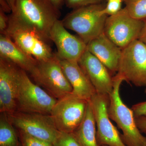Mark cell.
Listing matches in <instances>:
<instances>
[{"mask_svg": "<svg viewBox=\"0 0 146 146\" xmlns=\"http://www.w3.org/2000/svg\"><path fill=\"white\" fill-rule=\"evenodd\" d=\"M144 24V21L133 18L124 8L107 17L104 33L122 49L138 39Z\"/></svg>", "mask_w": 146, "mask_h": 146, "instance_id": "9c48e42d", "label": "cell"}, {"mask_svg": "<svg viewBox=\"0 0 146 146\" xmlns=\"http://www.w3.org/2000/svg\"><path fill=\"white\" fill-rule=\"evenodd\" d=\"M50 39L57 49L56 56L61 60L78 62L86 50V44L77 36L67 31L62 21L55 23L50 33Z\"/></svg>", "mask_w": 146, "mask_h": 146, "instance_id": "7c38bea8", "label": "cell"}, {"mask_svg": "<svg viewBox=\"0 0 146 146\" xmlns=\"http://www.w3.org/2000/svg\"><path fill=\"white\" fill-rule=\"evenodd\" d=\"M60 62L64 74L72 87V94L80 98L90 101L97 94L96 91L78 62L61 60Z\"/></svg>", "mask_w": 146, "mask_h": 146, "instance_id": "2e32d148", "label": "cell"}, {"mask_svg": "<svg viewBox=\"0 0 146 146\" xmlns=\"http://www.w3.org/2000/svg\"><path fill=\"white\" fill-rule=\"evenodd\" d=\"M47 1H48L55 7L59 10L62 6L63 0H47Z\"/></svg>", "mask_w": 146, "mask_h": 146, "instance_id": "f546056e", "label": "cell"}, {"mask_svg": "<svg viewBox=\"0 0 146 146\" xmlns=\"http://www.w3.org/2000/svg\"><path fill=\"white\" fill-rule=\"evenodd\" d=\"M135 121L137 127L142 132L146 131V116H142L135 118Z\"/></svg>", "mask_w": 146, "mask_h": 146, "instance_id": "4316f807", "label": "cell"}, {"mask_svg": "<svg viewBox=\"0 0 146 146\" xmlns=\"http://www.w3.org/2000/svg\"><path fill=\"white\" fill-rule=\"evenodd\" d=\"M6 1L8 3L9 5L10 6V8H11V10L12 11L14 8V7H15L16 0H6Z\"/></svg>", "mask_w": 146, "mask_h": 146, "instance_id": "4dcf8cb0", "label": "cell"}, {"mask_svg": "<svg viewBox=\"0 0 146 146\" xmlns=\"http://www.w3.org/2000/svg\"><path fill=\"white\" fill-rule=\"evenodd\" d=\"M21 146H52V144L19 130Z\"/></svg>", "mask_w": 146, "mask_h": 146, "instance_id": "7402d4cb", "label": "cell"}, {"mask_svg": "<svg viewBox=\"0 0 146 146\" xmlns=\"http://www.w3.org/2000/svg\"><path fill=\"white\" fill-rule=\"evenodd\" d=\"M124 81L122 77L117 74L113 76V89L109 95L110 119L122 131L121 137L126 146H146V136L137 127L133 110L124 103L120 96V86Z\"/></svg>", "mask_w": 146, "mask_h": 146, "instance_id": "7a4b0ae2", "label": "cell"}, {"mask_svg": "<svg viewBox=\"0 0 146 146\" xmlns=\"http://www.w3.org/2000/svg\"><path fill=\"white\" fill-rule=\"evenodd\" d=\"M57 100L35 84L20 68L17 90V111L50 115Z\"/></svg>", "mask_w": 146, "mask_h": 146, "instance_id": "277c9868", "label": "cell"}, {"mask_svg": "<svg viewBox=\"0 0 146 146\" xmlns=\"http://www.w3.org/2000/svg\"><path fill=\"white\" fill-rule=\"evenodd\" d=\"M33 78L57 100L72 92V87L64 74L60 60L56 54L48 60H37L36 73Z\"/></svg>", "mask_w": 146, "mask_h": 146, "instance_id": "ba28073f", "label": "cell"}, {"mask_svg": "<svg viewBox=\"0 0 146 146\" xmlns=\"http://www.w3.org/2000/svg\"><path fill=\"white\" fill-rule=\"evenodd\" d=\"M144 133H145V134L146 135V131H145V132H144Z\"/></svg>", "mask_w": 146, "mask_h": 146, "instance_id": "d6a6232c", "label": "cell"}, {"mask_svg": "<svg viewBox=\"0 0 146 146\" xmlns=\"http://www.w3.org/2000/svg\"><path fill=\"white\" fill-rule=\"evenodd\" d=\"M138 39L146 46V19L144 20V26Z\"/></svg>", "mask_w": 146, "mask_h": 146, "instance_id": "83f0119b", "label": "cell"}, {"mask_svg": "<svg viewBox=\"0 0 146 146\" xmlns=\"http://www.w3.org/2000/svg\"><path fill=\"white\" fill-rule=\"evenodd\" d=\"M9 17L4 11L0 9V33L5 34L8 27Z\"/></svg>", "mask_w": 146, "mask_h": 146, "instance_id": "484cf974", "label": "cell"}, {"mask_svg": "<svg viewBox=\"0 0 146 146\" xmlns=\"http://www.w3.org/2000/svg\"><path fill=\"white\" fill-rule=\"evenodd\" d=\"M20 68L10 60L0 57V112L16 111L18 75Z\"/></svg>", "mask_w": 146, "mask_h": 146, "instance_id": "4fadbf2b", "label": "cell"}, {"mask_svg": "<svg viewBox=\"0 0 146 146\" xmlns=\"http://www.w3.org/2000/svg\"><path fill=\"white\" fill-rule=\"evenodd\" d=\"M86 49L106 66L112 75L117 74L122 49L104 33L89 42Z\"/></svg>", "mask_w": 146, "mask_h": 146, "instance_id": "9a60e30c", "label": "cell"}, {"mask_svg": "<svg viewBox=\"0 0 146 146\" xmlns=\"http://www.w3.org/2000/svg\"><path fill=\"white\" fill-rule=\"evenodd\" d=\"M1 2V8L5 13H10L12 11L10 6L6 0H0Z\"/></svg>", "mask_w": 146, "mask_h": 146, "instance_id": "f1b7e54d", "label": "cell"}, {"mask_svg": "<svg viewBox=\"0 0 146 146\" xmlns=\"http://www.w3.org/2000/svg\"><path fill=\"white\" fill-rule=\"evenodd\" d=\"M124 0H108L104 12L107 16H112L118 13L121 9L122 3Z\"/></svg>", "mask_w": 146, "mask_h": 146, "instance_id": "603a6c76", "label": "cell"}, {"mask_svg": "<svg viewBox=\"0 0 146 146\" xmlns=\"http://www.w3.org/2000/svg\"><path fill=\"white\" fill-rule=\"evenodd\" d=\"M105 6L98 4L75 9L61 21L65 28L75 32L87 45L104 33L108 17Z\"/></svg>", "mask_w": 146, "mask_h": 146, "instance_id": "3957f363", "label": "cell"}, {"mask_svg": "<svg viewBox=\"0 0 146 146\" xmlns=\"http://www.w3.org/2000/svg\"><path fill=\"white\" fill-rule=\"evenodd\" d=\"M78 63L90 80L97 94L109 95L113 89V76L101 61L86 50Z\"/></svg>", "mask_w": 146, "mask_h": 146, "instance_id": "5bb4252c", "label": "cell"}, {"mask_svg": "<svg viewBox=\"0 0 146 146\" xmlns=\"http://www.w3.org/2000/svg\"><path fill=\"white\" fill-rule=\"evenodd\" d=\"M117 74L127 83L146 86V46L139 39L122 49Z\"/></svg>", "mask_w": 146, "mask_h": 146, "instance_id": "5b68a950", "label": "cell"}, {"mask_svg": "<svg viewBox=\"0 0 146 146\" xmlns=\"http://www.w3.org/2000/svg\"><path fill=\"white\" fill-rule=\"evenodd\" d=\"M131 109L133 110L135 118L146 116V101L134 105Z\"/></svg>", "mask_w": 146, "mask_h": 146, "instance_id": "d4e9b609", "label": "cell"}, {"mask_svg": "<svg viewBox=\"0 0 146 146\" xmlns=\"http://www.w3.org/2000/svg\"><path fill=\"white\" fill-rule=\"evenodd\" d=\"M97 127L98 146H126L117 128L111 123L108 113L109 95L96 94L90 100Z\"/></svg>", "mask_w": 146, "mask_h": 146, "instance_id": "30bf717a", "label": "cell"}, {"mask_svg": "<svg viewBox=\"0 0 146 146\" xmlns=\"http://www.w3.org/2000/svg\"></svg>", "mask_w": 146, "mask_h": 146, "instance_id": "836d02e7", "label": "cell"}, {"mask_svg": "<svg viewBox=\"0 0 146 146\" xmlns=\"http://www.w3.org/2000/svg\"><path fill=\"white\" fill-rule=\"evenodd\" d=\"M145 94H146V89H145Z\"/></svg>", "mask_w": 146, "mask_h": 146, "instance_id": "1f68e13d", "label": "cell"}, {"mask_svg": "<svg viewBox=\"0 0 146 146\" xmlns=\"http://www.w3.org/2000/svg\"><path fill=\"white\" fill-rule=\"evenodd\" d=\"M88 102L72 93L57 100L50 115L58 130L74 132L83 119Z\"/></svg>", "mask_w": 146, "mask_h": 146, "instance_id": "52a82bcc", "label": "cell"}, {"mask_svg": "<svg viewBox=\"0 0 146 146\" xmlns=\"http://www.w3.org/2000/svg\"><path fill=\"white\" fill-rule=\"evenodd\" d=\"M0 57L7 58L32 77L36 72L37 60L20 48L5 34H0Z\"/></svg>", "mask_w": 146, "mask_h": 146, "instance_id": "e0dca14e", "label": "cell"}, {"mask_svg": "<svg viewBox=\"0 0 146 146\" xmlns=\"http://www.w3.org/2000/svg\"><path fill=\"white\" fill-rule=\"evenodd\" d=\"M14 127L35 138L53 144L60 133L50 115L16 111L7 114Z\"/></svg>", "mask_w": 146, "mask_h": 146, "instance_id": "8992f818", "label": "cell"}, {"mask_svg": "<svg viewBox=\"0 0 146 146\" xmlns=\"http://www.w3.org/2000/svg\"><path fill=\"white\" fill-rule=\"evenodd\" d=\"M0 146H20L15 129L7 114L1 113Z\"/></svg>", "mask_w": 146, "mask_h": 146, "instance_id": "d6986e66", "label": "cell"}, {"mask_svg": "<svg viewBox=\"0 0 146 146\" xmlns=\"http://www.w3.org/2000/svg\"><path fill=\"white\" fill-rule=\"evenodd\" d=\"M60 12L47 0H16L9 21L30 30L48 42Z\"/></svg>", "mask_w": 146, "mask_h": 146, "instance_id": "6da1fadb", "label": "cell"}, {"mask_svg": "<svg viewBox=\"0 0 146 146\" xmlns=\"http://www.w3.org/2000/svg\"><path fill=\"white\" fill-rule=\"evenodd\" d=\"M125 7L131 17L139 20L146 19V0H124Z\"/></svg>", "mask_w": 146, "mask_h": 146, "instance_id": "ffe728a7", "label": "cell"}, {"mask_svg": "<svg viewBox=\"0 0 146 146\" xmlns=\"http://www.w3.org/2000/svg\"><path fill=\"white\" fill-rule=\"evenodd\" d=\"M52 146H83L74 133L60 132Z\"/></svg>", "mask_w": 146, "mask_h": 146, "instance_id": "44dd1931", "label": "cell"}, {"mask_svg": "<svg viewBox=\"0 0 146 146\" xmlns=\"http://www.w3.org/2000/svg\"><path fill=\"white\" fill-rule=\"evenodd\" d=\"M95 117L90 101L81 124L73 133L83 146H98L97 143Z\"/></svg>", "mask_w": 146, "mask_h": 146, "instance_id": "ac0fdd59", "label": "cell"}, {"mask_svg": "<svg viewBox=\"0 0 146 146\" xmlns=\"http://www.w3.org/2000/svg\"><path fill=\"white\" fill-rule=\"evenodd\" d=\"M64 1L68 7L75 9L86 6L100 4L102 0H64Z\"/></svg>", "mask_w": 146, "mask_h": 146, "instance_id": "cb8c5ba5", "label": "cell"}, {"mask_svg": "<svg viewBox=\"0 0 146 146\" xmlns=\"http://www.w3.org/2000/svg\"><path fill=\"white\" fill-rule=\"evenodd\" d=\"M5 35L20 48L38 61L48 60L55 55L48 42L34 32L9 21Z\"/></svg>", "mask_w": 146, "mask_h": 146, "instance_id": "8fae6325", "label": "cell"}]
</instances>
